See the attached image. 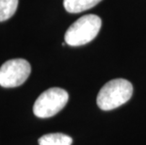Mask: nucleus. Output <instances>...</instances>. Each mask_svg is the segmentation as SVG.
<instances>
[{
	"label": "nucleus",
	"instance_id": "1",
	"mask_svg": "<svg viewBox=\"0 0 146 145\" xmlns=\"http://www.w3.org/2000/svg\"><path fill=\"white\" fill-rule=\"evenodd\" d=\"M133 94V86L123 78L106 83L97 95L96 103L102 110H112L125 104Z\"/></svg>",
	"mask_w": 146,
	"mask_h": 145
},
{
	"label": "nucleus",
	"instance_id": "2",
	"mask_svg": "<svg viewBox=\"0 0 146 145\" xmlns=\"http://www.w3.org/2000/svg\"><path fill=\"white\" fill-rule=\"evenodd\" d=\"M102 26L101 18L95 14H87L76 20L65 33L68 45L80 46L94 41Z\"/></svg>",
	"mask_w": 146,
	"mask_h": 145
},
{
	"label": "nucleus",
	"instance_id": "3",
	"mask_svg": "<svg viewBox=\"0 0 146 145\" xmlns=\"http://www.w3.org/2000/svg\"><path fill=\"white\" fill-rule=\"evenodd\" d=\"M69 94L63 89L51 88L43 91L34 103L33 112L39 118H49L64 109Z\"/></svg>",
	"mask_w": 146,
	"mask_h": 145
},
{
	"label": "nucleus",
	"instance_id": "4",
	"mask_svg": "<svg viewBox=\"0 0 146 145\" xmlns=\"http://www.w3.org/2000/svg\"><path fill=\"white\" fill-rule=\"evenodd\" d=\"M31 72L29 61L23 58L7 60L0 67V86L15 88L21 86L27 79Z\"/></svg>",
	"mask_w": 146,
	"mask_h": 145
},
{
	"label": "nucleus",
	"instance_id": "5",
	"mask_svg": "<svg viewBox=\"0 0 146 145\" xmlns=\"http://www.w3.org/2000/svg\"><path fill=\"white\" fill-rule=\"evenodd\" d=\"M102 0H63V6L70 13H79L94 8Z\"/></svg>",
	"mask_w": 146,
	"mask_h": 145
},
{
	"label": "nucleus",
	"instance_id": "6",
	"mask_svg": "<svg viewBox=\"0 0 146 145\" xmlns=\"http://www.w3.org/2000/svg\"><path fill=\"white\" fill-rule=\"evenodd\" d=\"M72 138L62 133L47 134L39 138L40 145H72Z\"/></svg>",
	"mask_w": 146,
	"mask_h": 145
},
{
	"label": "nucleus",
	"instance_id": "7",
	"mask_svg": "<svg viewBox=\"0 0 146 145\" xmlns=\"http://www.w3.org/2000/svg\"><path fill=\"white\" fill-rule=\"evenodd\" d=\"M19 0H0V22L12 17L17 10Z\"/></svg>",
	"mask_w": 146,
	"mask_h": 145
}]
</instances>
